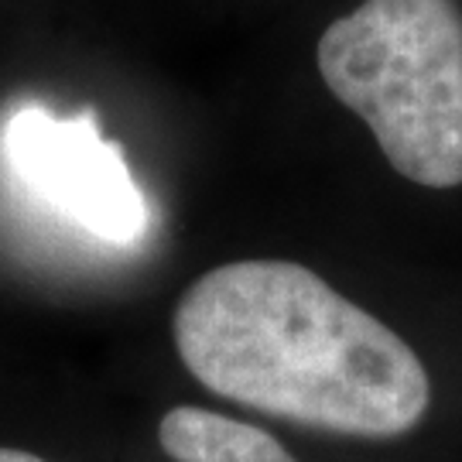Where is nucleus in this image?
Returning <instances> with one entry per match:
<instances>
[{"mask_svg": "<svg viewBox=\"0 0 462 462\" xmlns=\"http://www.w3.org/2000/svg\"><path fill=\"white\" fill-rule=\"evenodd\" d=\"M175 349L213 394L305 429L397 439L429 414L425 364L295 261H233L182 295Z\"/></svg>", "mask_w": 462, "mask_h": 462, "instance_id": "obj_1", "label": "nucleus"}, {"mask_svg": "<svg viewBox=\"0 0 462 462\" xmlns=\"http://www.w3.org/2000/svg\"><path fill=\"white\" fill-rule=\"evenodd\" d=\"M0 154L17 192L59 226L114 250L148 240V192L93 110L62 116L45 103H21L0 131Z\"/></svg>", "mask_w": 462, "mask_h": 462, "instance_id": "obj_3", "label": "nucleus"}, {"mask_svg": "<svg viewBox=\"0 0 462 462\" xmlns=\"http://www.w3.org/2000/svg\"><path fill=\"white\" fill-rule=\"evenodd\" d=\"M171 462H298L271 431L209 408H171L158 425Z\"/></svg>", "mask_w": 462, "mask_h": 462, "instance_id": "obj_4", "label": "nucleus"}, {"mask_svg": "<svg viewBox=\"0 0 462 462\" xmlns=\"http://www.w3.org/2000/svg\"><path fill=\"white\" fill-rule=\"evenodd\" d=\"M319 72L397 175L462 185V14L456 0H364L319 38Z\"/></svg>", "mask_w": 462, "mask_h": 462, "instance_id": "obj_2", "label": "nucleus"}, {"mask_svg": "<svg viewBox=\"0 0 462 462\" xmlns=\"http://www.w3.org/2000/svg\"><path fill=\"white\" fill-rule=\"evenodd\" d=\"M0 462H49L32 452H21V448H0Z\"/></svg>", "mask_w": 462, "mask_h": 462, "instance_id": "obj_5", "label": "nucleus"}]
</instances>
